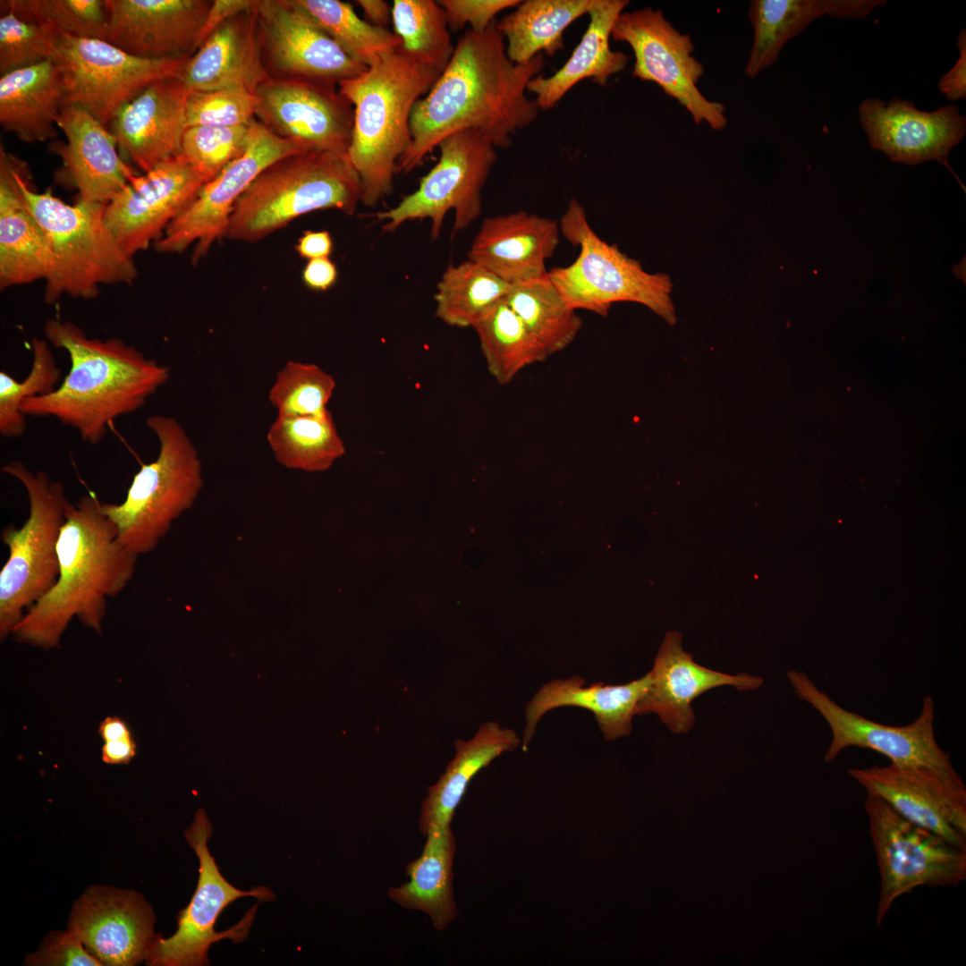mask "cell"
I'll return each instance as SVG.
<instances>
[{
    "label": "cell",
    "instance_id": "53",
    "mask_svg": "<svg viewBox=\"0 0 966 966\" xmlns=\"http://www.w3.org/2000/svg\"><path fill=\"white\" fill-rule=\"evenodd\" d=\"M336 278V267L329 258L309 260L302 272L304 284L314 291H326L334 285Z\"/></svg>",
    "mask_w": 966,
    "mask_h": 966
},
{
    "label": "cell",
    "instance_id": "57",
    "mask_svg": "<svg viewBox=\"0 0 966 966\" xmlns=\"http://www.w3.org/2000/svg\"><path fill=\"white\" fill-rule=\"evenodd\" d=\"M97 733L104 741H117L132 736L128 724L119 716H106L97 728Z\"/></svg>",
    "mask_w": 966,
    "mask_h": 966
},
{
    "label": "cell",
    "instance_id": "29",
    "mask_svg": "<svg viewBox=\"0 0 966 966\" xmlns=\"http://www.w3.org/2000/svg\"><path fill=\"white\" fill-rule=\"evenodd\" d=\"M649 682L648 673L618 685L598 682L585 687V680L579 675L544 683L526 706L522 750H527L541 717L561 707H579L590 711L606 741L629 736L637 704L647 692Z\"/></svg>",
    "mask_w": 966,
    "mask_h": 966
},
{
    "label": "cell",
    "instance_id": "39",
    "mask_svg": "<svg viewBox=\"0 0 966 966\" xmlns=\"http://www.w3.org/2000/svg\"><path fill=\"white\" fill-rule=\"evenodd\" d=\"M504 300L548 356L567 348L582 326L547 274L511 286Z\"/></svg>",
    "mask_w": 966,
    "mask_h": 966
},
{
    "label": "cell",
    "instance_id": "14",
    "mask_svg": "<svg viewBox=\"0 0 966 966\" xmlns=\"http://www.w3.org/2000/svg\"><path fill=\"white\" fill-rule=\"evenodd\" d=\"M787 678L797 697L811 705L829 726L831 741L824 756L826 763L834 761L845 749L859 747L886 756L890 763L927 767L954 784H964L950 754L936 741L935 704L930 696L923 699L914 721L905 725H887L843 708L805 673L792 670Z\"/></svg>",
    "mask_w": 966,
    "mask_h": 966
},
{
    "label": "cell",
    "instance_id": "33",
    "mask_svg": "<svg viewBox=\"0 0 966 966\" xmlns=\"http://www.w3.org/2000/svg\"><path fill=\"white\" fill-rule=\"evenodd\" d=\"M63 86L52 59L0 78V123L28 143L57 137Z\"/></svg>",
    "mask_w": 966,
    "mask_h": 966
},
{
    "label": "cell",
    "instance_id": "16",
    "mask_svg": "<svg viewBox=\"0 0 966 966\" xmlns=\"http://www.w3.org/2000/svg\"><path fill=\"white\" fill-rule=\"evenodd\" d=\"M301 152L298 146L255 120L245 152L203 185L195 199L155 242V249L174 253L194 245L192 262H198L216 241L225 237L234 205L257 176L275 161Z\"/></svg>",
    "mask_w": 966,
    "mask_h": 966
},
{
    "label": "cell",
    "instance_id": "40",
    "mask_svg": "<svg viewBox=\"0 0 966 966\" xmlns=\"http://www.w3.org/2000/svg\"><path fill=\"white\" fill-rule=\"evenodd\" d=\"M511 286L472 260L449 264L436 285V316L452 326L472 327L484 311L505 298Z\"/></svg>",
    "mask_w": 966,
    "mask_h": 966
},
{
    "label": "cell",
    "instance_id": "49",
    "mask_svg": "<svg viewBox=\"0 0 966 966\" xmlns=\"http://www.w3.org/2000/svg\"><path fill=\"white\" fill-rule=\"evenodd\" d=\"M82 942L68 929L49 933L41 947L27 956L28 965L39 966H100L98 959L82 945Z\"/></svg>",
    "mask_w": 966,
    "mask_h": 966
},
{
    "label": "cell",
    "instance_id": "55",
    "mask_svg": "<svg viewBox=\"0 0 966 966\" xmlns=\"http://www.w3.org/2000/svg\"><path fill=\"white\" fill-rule=\"evenodd\" d=\"M137 744L133 737L104 741L101 748V759L111 765L129 764L135 757Z\"/></svg>",
    "mask_w": 966,
    "mask_h": 966
},
{
    "label": "cell",
    "instance_id": "9",
    "mask_svg": "<svg viewBox=\"0 0 966 966\" xmlns=\"http://www.w3.org/2000/svg\"><path fill=\"white\" fill-rule=\"evenodd\" d=\"M26 489L29 517L1 534L9 556L0 572V639L13 633L26 611L45 596L59 575L57 544L69 501L64 486L44 470L33 472L20 461L1 468Z\"/></svg>",
    "mask_w": 966,
    "mask_h": 966
},
{
    "label": "cell",
    "instance_id": "56",
    "mask_svg": "<svg viewBox=\"0 0 966 966\" xmlns=\"http://www.w3.org/2000/svg\"><path fill=\"white\" fill-rule=\"evenodd\" d=\"M366 21L373 26L387 29L392 21V6L383 0H357Z\"/></svg>",
    "mask_w": 966,
    "mask_h": 966
},
{
    "label": "cell",
    "instance_id": "48",
    "mask_svg": "<svg viewBox=\"0 0 966 966\" xmlns=\"http://www.w3.org/2000/svg\"><path fill=\"white\" fill-rule=\"evenodd\" d=\"M255 94L218 89L191 92L186 105L187 128L193 126L237 127L250 124L255 117Z\"/></svg>",
    "mask_w": 966,
    "mask_h": 966
},
{
    "label": "cell",
    "instance_id": "17",
    "mask_svg": "<svg viewBox=\"0 0 966 966\" xmlns=\"http://www.w3.org/2000/svg\"><path fill=\"white\" fill-rule=\"evenodd\" d=\"M253 10L263 63L270 78L338 87L367 69L291 0H255Z\"/></svg>",
    "mask_w": 966,
    "mask_h": 966
},
{
    "label": "cell",
    "instance_id": "54",
    "mask_svg": "<svg viewBox=\"0 0 966 966\" xmlns=\"http://www.w3.org/2000/svg\"><path fill=\"white\" fill-rule=\"evenodd\" d=\"M295 248L298 254L308 260L329 258L332 238L326 231H307L299 238Z\"/></svg>",
    "mask_w": 966,
    "mask_h": 966
},
{
    "label": "cell",
    "instance_id": "31",
    "mask_svg": "<svg viewBox=\"0 0 966 966\" xmlns=\"http://www.w3.org/2000/svg\"><path fill=\"white\" fill-rule=\"evenodd\" d=\"M628 0H593L588 12L589 23L570 58L553 75L531 79L527 92L535 95L540 110L553 108L584 79L605 86L609 78L625 69L628 56L610 47L613 27L629 4Z\"/></svg>",
    "mask_w": 966,
    "mask_h": 966
},
{
    "label": "cell",
    "instance_id": "51",
    "mask_svg": "<svg viewBox=\"0 0 966 966\" xmlns=\"http://www.w3.org/2000/svg\"><path fill=\"white\" fill-rule=\"evenodd\" d=\"M959 58L954 65L938 80L939 90L947 100L955 101L966 97V31L962 30L957 38Z\"/></svg>",
    "mask_w": 966,
    "mask_h": 966
},
{
    "label": "cell",
    "instance_id": "50",
    "mask_svg": "<svg viewBox=\"0 0 966 966\" xmlns=\"http://www.w3.org/2000/svg\"><path fill=\"white\" fill-rule=\"evenodd\" d=\"M445 12L448 28L453 31L467 24L476 32H483L502 11L517 7L521 0H438Z\"/></svg>",
    "mask_w": 966,
    "mask_h": 966
},
{
    "label": "cell",
    "instance_id": "22",
    "mask_svg": "<svg viewBox=\"0 0 966 966\" xmlns=\"http://www.w3.org/2000/svg\"><path fill=\"white\" fill-rule=\"evenodd\" d=\"M151 907L138 893L92 886L75 902L68 930L103 965L147 961L157 935Z\"/></svg>",
    "mask_w": 966,
    "mask_h": 966
},
{
    "label": "cell",
    "instance_id": "30",
    "mask_svg": "<svg viewBox=\"0 0 966 966\" xmlns=\"http://www.w3.org/2000/svg\"><path fill=\"white\" fill-rule=\"evenodd\" d=\"M19 159L0 154L1 289L46 280L54 267L49 241L24 200L16 178Z\"/></svg>",
    "mask_w": 966,
    "mask_h": 966
},
{
    "label": "cell",
    "instance_id": "43",
    "mask_svg": "<svg viewBox=\"0 0 966 966\" xmlns=\"http://www.w3.org/2000/svg\"><path fill=\"white\" fill-rule=\"evenodd\" d=\"M31 352V368L22 381H17L4 370L0 372V434L6 438L21 436L26 431L21 402L53 392L61 379V370L47 341L34 338Z\"/></svg>",
    "mask_w": 966,
    "mask_h": 966
},
{
    "label": "cell",
    "instance_id": "34",
    "mask_svg": "<svg viewBox=\"0 0 966 966\" xmlns=\"http://www.w3.org/2000/svg\"><path fill=\"white\" fill-rule=\"evenodd\" d=\"M520 743L521 739L513 729L493 721L481 724L470 740L456 739L454 758L438 781L428 788V796L421 802L419 824L422 834L433 825H451L472 778L495 758L514 750Z\"/></svg>",
    "mask_w": 966,
    "mask_h": 966
},
{
    "label": "cell",
    "instance_id": "7",
    "mask_svg": "<svg viewBox=\"0 0 966 966\" xmlns=\"http://www.w3.org/2000/svg\"><path fill=\"white\" fill-rule=\"evenodd\" d=\"M146 425L158 440L157 457L141 465L122 503L101 502L119 541L138 556L157 547L173 521L193 506L204 483L198 451L182 426L160 414L148 417Z\"/></svg>",
    "mask_w": 966,
    "mask_h": 966
},
{
    "label": "cell",
    "instance_id": "45",
    "mask_svg": "<svg viewBox=\"0 0 966 966\" xmlns=\"http://www.w3.org/2000/svg\"><path fill=\"white\" fill-rule=\"evenodd\" d=\"M4 4L24 21L73 37L106 38L108 21L105 0H11Z\"/></svg>",
    "mask_w": 966,
    "mask_h": 966
},
{
    "label": "cell",
    "instance_id": "32",
    "mask_svg": "<svg viewBox=\"0 0 966 966\" xmlns=\"http://www.w3.org/2000/svg\"><path fill=\"white\" fill-rule=\"evenodd\" d=\"M884 0H753L749 18L754 30L753 44L745 67L755 78L775 64L783 47L813 21L823 16L860 20Z\"/></svg>",
    "mask_w": 966,
    "mask_h": 966
},
{
    "label": "cell",
    "instance_id": "2",
    "mask_svg": "<svg viewBox=\"0 0 966 966\" xmlns=\"http://www.w3.org/2000/svg\"><path fill=\"white\" fill-rule=\"evenodd\" d=\"M44 333L67 352L71 369L53 392L24 400L25 416L53 417L97 445L117 418L142 408L170 370L124 341L90 338L77 325L48 319Z\"/></svg>",
    "mask_w": 966,
    "mask_h": 966
},
{
    "label": "cell",
    "instance_id": "11",
    "mask_svg": "<svg viewBox=\"0 0 966 966\" xmlns=\"http://www.w3.org/2000/svg\"><path fill=\"white\" fill-rule=\"evenodd\" d=\"M864 808L880 875L877 926L915 888L956 886L966 879V848L907 820L872 793Z\"/></svg>",
    "mask_w": 966,
    "mask_h": 966
},
{
    "label": "cell",
    "instance_id": "5",
    "mask_svg": "<svg viewBox=\"0 0 966 966\" xmlns=\"http://www.w3.org/2000/svg\"><path fill=\"white\" fill-rule=\"evenodd\" d=\"M361 198V181L348 154L290 155L267 166L250 183L233 207L225 237L258 242L320 209L352 215Z\"/></svg>",
    "mask_w": 966,
    "mask_h": 966
},
{
    "label": "cell",
    "instance_id": "26",
    "mask_svg": "<svg viewBox=\"0 0 966 966\" xmlns=\"http://www.w3.org/2000/svg\"><path fill=\"white\" fill-rule=\"evenodd\" d=\"M57 127L66 138L52 144L63 160L62 177L83 201L107 204L135 174L120 157L115 136L76 106L62 107Z\"/></svg>",
    "mask_w": 966,
    "mask_h": 966
},
{
    "label": "cell",
    "instance_id": "38",
    "mask_svg": "<svg viewBox=\"0 0 966 966\" xmlns=\"http://www.w3.org/2000/svg\"><path fill=\"white\" fill-rule=\"evenodd\" d=\"M490 375L507 385L525 368L549 356L506 301L500 300L473 326Z\"/></svg>",
    "mask_w": 966,
    "mask_h": 966
},
{
    "label": "cell",
    "instance_id": "18",
    "mask_svg": "<svg viewBox=\"0 0 966 966\" xmlns=\"http://www.w3.org/2000/svg\"><path fill=\"white\" fill-rule=\"evenodd\" d=\"M254 94L256 120L276 136L304 152L348 153L353 106L338 87L269 78Z\"/></svg>",
    "mask_w": 966,
    "mask_h": 966
},
{
    "label": "cell",
    "instance_id": "25",
    "mask_svg": "<svg viewBox=\"0 0 966 966\" xmlns=\"http://www.w3.org/2000/svg\"><path fill=\"white\" fill-rule=\"evenodd\" d=\"M648 674L649 686L638 702L635 715L657 714L674 733L691 729L695 721L691 703L702 693L724 685L752 691L763 684L760 676L732 675L699 665L683 649L682 636L676 631L665 634Z\"/></svg>",
    "mask_w": 966,
    "mask_h": 966
},
{
    "label": "cell",
    "instance_id": "27",
    "mask_svg": "<svg viewBox=\"0 0 966 966\" xmlns=\"http://www.w3.org/2000/svg\"><path fill=\"white\" fill-rule=\"evenodd\" d=\"M559 223L521 210L485 218L468 258L510 285L547 274L546 262L559 244Z\"/></svg>",
    "mask_w": 966,
    "mask_h": 966
},
{
    "label": "cell",
    "instance_id": "19",
    "mask_svg": "<svg viewBox=\"0 0 966 966\" xmlns=\"http://www.w3.org/2000/svg\"><path fill=\"white\" fill-rule=\"evenodd\" d=\"M206 179L182 156L132 175L106 205L104 220L131 258L157 241L197 197Z\"/></svg>",
    "mask_w": 966,
    "mask_h": 966
},
{
    "label": "cell",
    "instance_id": "37",
    "mask_svg": "<svg viewBox=\"0 0 966 966\" xmlns=\"http://www.w3.org/2000/svg\"><path fill=\"white\" fill-rule=\"evenodd\" d=\"M267 441L282 466L307 472L327 470L345 453L330 411L322 416L277 414Z\"/></svg>",
    "mask_w": 966,
    "mask_h": 966
},
{
    "label": "cell",
    "instance_id": "41",
    "mask_svg": "<svg viewBox=\"0 0 966 966\" xmlns=\"http://www.w3.org/2000/svg\"><path fill=\"white\" fill-rule=\"evenodd\" d=\"M292 4L326 33L352 59L365 66L379 55L401 47L388 29L360 18L352 5L339 0H291Z\"/></svg>",
    "mask_w": 966,
    "mask_h": 966
},
{
    "label": "cell",
    "instance_id": "44",
    "mask_svg": "<svg viewBox=\"0 0 966 966\" xmlns=\"http://www.w3.org/2000/svg\"><path fill=\"white\" fill-rule=\"evenodd\" d=\"M336 386L334 377L315 364L289 360L268 392L280 415L322 416Z\"/></svg>",
    "mask_w": 966,
    "mask_h": 966
},
{
    "label": "cell",
    "instance_id": "8",
    "mask_svg": "<svg viewBox=\"0 0 966 966\" xmlns=\"http://www.w3.org/2000/svg\"><path fill=\"white\" fill-rule=\"evenodd\" d=\"M559 226L580 252L572 264L555 267L547 275L571 309L606 317L614 302L631 301L646 306L670 325L676 322L670 276L645 271L640 261L599 238L575 199H571Z\"/></svg>",
    "mask_w": 966,
    "mask_h": 966
},
{
    "label": "cell",
    "instance_id": "52",
    "mask_svg": "<svg viewBox=\"0 0 966 966\" xmlns=\"http://www.w3.org/2000/svg\"><path fill=\"white\" fill-rule=\"evenodd\" d=\"M255 0H214L200 30L198 49L206 39L231 17L251 9ZM197 49V50H198Z\"/></svg>",
    "mask_w": 966,
    "mask_h": 966
},
{
    "label": "cell",
    "instance_id": "15",
    "mask_svg": "<svg viewBox=\"0 0 966 966\" xmlns=\"http://www.w3.org/2000/svg\"><path fill=\"white\" fill-rule=\"evenodd\" d=\"M611 38L631 47L635 57L633 77L657 84L691 114L696 124L706 122L715 131L726 126L724 106L707 99L697 87L704 66L691 55V36L677 30L661 10L645 7L623 12Z\"/></svg>",
    "mask_w": 966,
    "mask_h": 966
},
{
    "label": "cell",
    "instance_id": "21",
    "mask_svg": "<svg viewBox=\"0 0 966 966\" xmlns=\"http://www.w3.org/2000/svg\"><path fill=\"white\" fill-rule=\"evenodd\" d=\"M849 775L907 820L966 848V786L922 767H852Z\"/></svg>",
    "mask_w": 966,
    "mask_h": 966
},
{
    "label": "cell",
    "instance_id": "47",
    "mask_svg": "<svg viewBox=\"0 0 966 966\" xmlns=\"http://www.w3.org/2000/svg\"><path fill=\"white\" fill-rule=\"evenodd\" d=\"M6 11L0 18L1 76L52 59L56 30Z\"/></svg>",
    "mask_w": 966,
    "mask_h": 966
},
{
    "label": "cell",
    "instance_id": "36",
    "mask_svg": "<svg viewBox=\"0 0 966 966\" xmlns=\"http://www.w3.org/2000/svg\"><path fill=\"white\" fill-rule=\"evenodd\" d=\"M593 0H527L497 21L506 55L516 64L535 56H554L564 47V32L588 13Z\"/></svg>",
    "mask_w": 966,
    "mask_h": 966
},
{
    "label": "cell",
    "instance_id": "4",
    "mask_svg": "<svg viewBox=\"0 0 966 966\" xmlns=\"http://www.w3.org/2000/svg\"><path fill=\"white\" fill-rule=\"evenodd\" d=\"M440 74L399 47L338 85L353 106L347 154L360 178L361 203L366 207L375 208L394 191L398 161L411 142V111Z\"/></svg>",
    "mask_w": 966,
    "mask_h": 966
},
{
    "label": "cell",
    "instance_id": "6",
    "mask_svg": "<svg viewBox=\"0 0 966 966\" xmlns=\"http://www.w3.org/2000/svg\"><path fill=\"white\" fill-rule=\"evenodd\" d=\"M28 176L25 164L19 161L16 178L24 200L54 255L52 272L45 280V301L54 303L64 295L92 299L102 284H132L138 271L133 258L121 249L104 220L106 204L80 199L67 204L49 189L32 191Z\"/></svg>",
    "mask_w": 966,
    "mask_h": 966
},
{
    "label": "cell",
    "instance_id": "10",
    "mask_svg": "<svg viewBox=\"0 0 966 966\" xmlns=\"http://www.w3.org/2000/svg\"><path fill=\"white\" fill-rule=\"evenodd\" d=\"M188 59L140 58L106 40L57 30L52 57L62 81L64 106L80 107L106 127L150 83L180 76Z\"/></svg>",
    "mask_w": 966,
    "mask_h": 966
},
{
    "label": "cell",
    "instance_id": "24",
    "mask_svg": "<svg viewBox=\"0 0 966 966\" xmlns=\"http://www.w3.org/2000/svg\"><path fill=\"white\" fill-rule=\"evenodd\" d=\"M191 92L179 76L155 80L111 122L120 149L143 172L181 155Z\"/></svg>",
    "mask_w": 966,
    "mask_h": 966
},
{
    "label": "cell",
    "instance_id": "28",
    "mask_svg": "<svg viewBox=\"0 0 966 966\" xmlns=\"http://www.w3.org/2000/svg\"><path fill=\"white\" fill-rule=\"evenodd\" d=\"M253 7L220 25L185 62L179 78L191 92L233 89L254 94L270 78Z\"/></svg>",
    "mask_w": 966,
    "mask_h": 966
},
{
    "label": "cell",
    "instance_id": "13",
    "mask_svg": "<svg viewBox=\"0 0 966 966\" xmlns=\"http://www.w3.org/2000/svg\"><path fill=\"white\" fill-rule=\"evenodd\" d=\"M211 835L212 825L205 810L199 809L185 832V838L199 861L198 885L190 903L178 914L175 933L168 938L157 935L147 959L148 965H208V953L214 943L225 938L239 943L247 937L257 905L251 907L237 924L219 932L215 926L222 911L231 902L244 896H253L259 902L275 898L274 893L266 886L244 891L229 883L208 850Z\"/></svg>",
    "mask_w": 966,
    "mask_h": 966
},
{
    "label": "cell",
    "instance_id": "3",
    "mask_svg": "<svg viewBox=\"0 0 966 966\" xmlns=\"http://www.w3.org/2000/svg\"><path fill=\"white\" fill-rule=\"evenodd\" d=\"M57 555L55 584L26 611L12 633L20 643L54 648L73 617L101 632L107 597L126 588L138 560L119 541L115 526L92 493L75 504L69 502Z\"/></svg>",
    "mask_w": 966,
    "mask_h": 966
},
{
    "label": "cell",
    "instance_id": "35",
    "mask_svg": "<svg viewBox=\"0 0 966 966\" xmlns=\"http://www.w3.org/2000/svg\"><path fill=\"white\" fill-rule=\"evenodd\" d=\"M419 857L406 867L410 880L391 887L388 896L401 906L427 913L444 930L457 916L453 899V864L455 839L451 825H433Z\"/></svg>",
    "mask_w": 966,
    "mask_h": 966
},
{
    "label": "cell",
    "instance_id": "46",
    "mask_svg": "<svg viewBox=\"0 0 966 966\" xmlns=\"http://www.w3.org/2000/svg\"><path fill=\"white\" fill-rule=\"evenodd\" d=\"M253 122L237 127H189L183 134L181 155L208 182L245 152Z\"/></svg>",
    "mask_w": 966,
    "mask_h": 966
},
{
    "label": "cell",
    "instance_id": "12",
    "mask_svg": "<svg viewBox=\"0 0 966 966\" xmlns=\"http://www.w3.org/2000/svg\"><path fill=\"white\" fill-rule=\"evenodd\" d=\"M437 163L412 193L394 208L377 212L383 230L394 232L406 222L431 221V239L440 234L446 214L454 212L453 232L466 229L481 214L482 189L496 160V148L483 133L461 131L443 139Z\"/></svg>",
    "mask_w": 966,
    "mask_h": 966
},
{
    "label": "cell",
    "instance_id": "23",
    "mask_svg": "<svg viewBox=\"0 0 966 966\" xmlns=\"http://www.w3.org/2000/svg\"><path fill=\"white\" fill-rule=\"evenodd\" d=\"M106 40L144 59H188L212 4L208 0H105Z\"/></svg>",
    "mask_w": 966,
    "mask_h": 966
},
{
    "label": "cell",
    "instance_id": "42",
    "mask_svg": "<svg viewBox=\"0 0 966 966\" xmlns=\"http://www.w3.org/2000/svg\"><path fill=\"white\" fill-rule=\"evenodd\" d=\"M394 33L402 50L415 61L443 72L453 54L445 10L434 0H394Z\"/></svg>",
    "mask_w": 966,
    "mask_h": 966
},
{
    "label": "cell",
    "instance_id": "20",
    "mask_svg": "<svg viewBox=\"0 0 966 966\" xmlns=\"http://www.w3.org/2000/svg\"><path fill=\"white\" fill-rule=\"evenodd\" d=\"M859 118L873 149L885 153L892 162L913 165L935 160L957 179L948 156L965 136L966 117L955 105L943 106L932 112L918 109L914 103L898 97L885 102L877 97L864 99L858 108Z\"/></svg>",
    "mask_w": 966,
    "mask_h": 966
},
{
    "label": "cell",
    "instance_id": "1",
    "mask_svg": "<svg viewBox=\"0 0 966 966\" xmlns=\"http://www.w3.org/2000/svg\"><path fill=\"white\" fill-rule=\"evenodd\" d=\"M546 65L539 54L526 64L513 63L495 20L483 32L466 30L436 82L413 106L411 142L398 161L397 174L419 165L445 137L473 130L496 148L533 123L540 111L527 92L529 81Z\"/></svg>",
    "mask_w": 966,
    "mask_h": 966
}]
</instances>
